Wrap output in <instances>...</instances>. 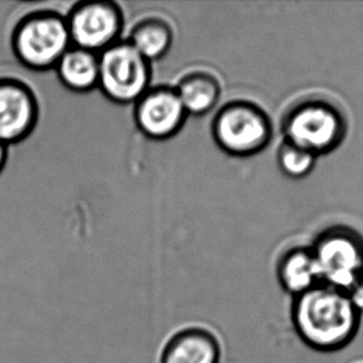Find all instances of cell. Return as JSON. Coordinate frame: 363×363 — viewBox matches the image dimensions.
Here are the masks:
<instances>
[{
    "label": "cell",
    "mask_w": 363,
    "mask_h": 363,
    "mask_svg": "<svg viewBox=\"0 0 363 363\" xmlns=\"http://www.w3.org/2000/svg\"><path fill=\"white\" fill-rule=\"evenodd\" d=\"M291 321L296 334L308 347L331 354L344 350L356 339L362 315L346 291L319 284L295 296Z\"/></svg>",
    "instance_id": "1"
},
{
    "label": "cell",
    "mask_w": 363,
    "mask_h": 363,
    "mask_svg": "<svg viewBox=\"0 0 363 363\" xmlns=\"http://www.w3.org/2000/svg\"><path fill=\"white\" fill-rule=\"evenodd\" d=\"M349 122L344 111L330 99L310 97L296 102L285 113V142L314 154L334 152L347 134Z\"/></svg>",
    "instance_id": "2"
},
{
    "label": "cell",
    "mask_w": 363,
    "mask_h": 363,
    "mask_svg": "<svg viewBox=\"0 0 363 363\" xmlns=\"http://www.w3.org/2000/svg\"><path fill=\"white\" fill-rule=\"evenodd\" d=\"M69 48L71 38L66 18L52 11L28 15L13 33L15 55L29 69L56 67Z\"/></svg>",
    "instance_id": "3"
},
{
    "label": "cell",
    "mask_w": 363,
    "mask_h": 363,
    "mask_svg": "<svg viewBox=\"0 0 363 363\" xmlns=\"http://www.w3.org/2000/svg\"><path fill=\"white\" fill-rule=\"evenodd\" d=\"M212 135L223 152L235 157H250L268 145L272 123L257 104L235 101L217 112L212 122Z\"/></svg>",
    "instance_id": "4"
},
{
    "label": "cell",
    "mask_w": 363,
    "mask_h": 363,
    "mask_svg": "<svg viewBox=\"0 0 363 363\" xmlns=\"http://www.w3.org/2000/svg\"><path fill=\"white\" fill-rule=\"evenodd\" d=\"M311 252L321 284L347 291L363 273V238L349 227L323 232Z\"/></svg>",
    "instance_id": "5"
},
{
    "label": "cell",
    "mask_w": 363,
    "mask_h": 363,
    "mask_svg": "<svg viewBox=\"0 0 363 363\" xmlns=\"http://www.w3.org/2000/svg\"><path fill=\"white\" fill-rule=\"evenodd\" d=\"M99 59V86L114 104H135L149 89L150 62L128 41H117Z\"/></svg>",
    "instance_id": "6"
},
{
    "label": "cell",
    "mask_w": 363,
    "mask_h": 363,
    "mask_svg": "<svg viewBox=\"0 0 363 363\" xmlns=\"http://www.w3.org/2000/svg\"><path fill=\"white\" fill-rule=\"evenodd\" d=\"M66 21L71 43L96 54L117 43L123 28V13L113 1L94 0L76 5Z\"/></svg>",
    "instance_id": "7"
},
{
    "label": "cell",
    "mask_w": 363,
    "mask_h": 363,
    "mask_svg": "<svg viewBox=\"0 0 363 363\" xmlns=\"http://www.w3.org/2000/svg\"><path fill=\"white\" fill-rule=\"evenodd\" d=\"M187 113L174 87L147 89L135 102L134 119L139 130L152 140H167L182 129Z\"/></svg>",
    "instance_id": "8"
},
{
    "label": "cell",
    "mask_w": 363,
    "mask_h": 363,
    "mask_svg": "<svg viewBox=\"0 0 363 363\" xmlns=\"http://www.w3.org/2000/svg\"><path fill=\"white\" fill-rule=\"evenodd\" d=\"M39 106L33 89L18 79H0V142L9 145L33 132Z\"/></svg>",
    "instance_id": "9"
},
{
    "label": "cell",
    "mask_w": 363,
    "mask_h": 363,
    "mask_svg": "<svg viewBox=\"0 0 363 363\" xmlns=\"http://www.w3.org/2000/svg\"><path fill=\"white\" fill-rule=\"evenodd\" d=\"M221 354V344L211 331L186 328L167 340L160 363H220Z\"/></svg>",
    "instance_id": "10"
},
{
    "label": "cell",
    "mask_w": 363,
    "mask_h": 363,
    "mask_svg": "<svg viewBox=\"0 0 363 363\" xmlns=\"http://www.w3.org/2000/svg\"><path fill=\"white\" fill-rule=\"evenodd\" d=\"M277 274L280 286L293 298L321 284L311 248L298 247L288 250L279 259Z\"/></svg>",
    "instance_id": "11"
},
{
    "label": "cell",
    "mask_w": 363,
    "mask_h": 363,
    "mask_svg": "<svg viewBox=\"0 0 363 363\" xmlns=\"http://www.w3.org/2000/svg\"><path fill=\"white\" fill-rule=\"evenodd\" d=\"M65 87L74 92H89L99 86V59L97 55L79 48H69L56 65Z\"/></svg>",
    "instance_id": "12"
},
{
    "label": "cell",
    "mask_w": 363,
    "mask_h": 363,
    "mask_svg": "<svg viewBox=\"0 0 363 363\" xmlns=\"http://www.w3.org/2000/svg\"><path fill=\"white\" fill-rule=\"evenodd\" d=\"M174 89L187 116H205L215 108L221 96L218 81L206 72L187 74Z\"/></svg>",
    "instance_id": "13"
},
{
    "label": "cell",
    "mask_w": 363,
    "mask_h": 363,
    "mask_svg": "<svg viewBox=\"0 0 363 363\" xmlns=\"http://www.w3.org/2000/svg\"><path fill=\"white\" fill-rule=\"evenodd\" d=\"M174 40L172 26L165 20L150 18L140 20L130 30L129 44L149 62L164 57Z\"/></svg>",
    "instance_id": "14"
},
{
    "label": "cell",
    "mask_w": 363,
    "mask_h": 363,
    "mask_svg": "<svg viewBox=\"0 0 363 363\" xmlns=\"http://www.w3.org/2000/svg\"><path fill=\"white\" fill-rule=\"evenodd\" d=\"M277 159L284 175L291 179H303L313 172L318 157L284 140L278 150Z\"/></svg>",
    "instance_id": "15"
},
{
    "label": "cell",
    "mask_w": 363,
    "mask_h": 363,
    "mask_svg": "<svg viewBox=\"0 0 363 363\" xmlns=\"http://www.w3.org/2000/svg\"><path fill=\"white\" fill-rule=\"evenodd\" d=\"M346 293L354 308L359 314L363 315V273Z\"/></svg>",
    "instance_id": "16"
},
{
    "label": "cell",
    "mask_w": 363,
    "mask_h": 363,
    "mask_svg": "<svg viewBox=\"0 0 363 363\" xmlns=\"http://www.w3.org/2000/svg\"><path fill=\"white\" fill-rule=\"evenodd\" d=\"M6 157H8V145H5V144L0 142V172L4 167Z\"/></svg>",
    "instance_id": "17"
},
{
    "label": "cell",
    "mask_w": 363,
    "mask_h": 363,
    "mask_svg": "<svg viewBox=\"0 0 363 363\" xmlns=\"http://www.w3.org/2000/svg\"><path fill=\"white\" fill-rule=\"evenodd\" d=\"M361 363H362V362H361Z\"/></svg>",
    "instance_id": "18"
}]
</instances>
